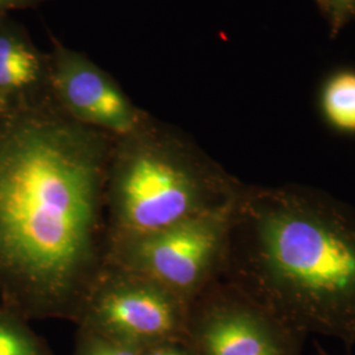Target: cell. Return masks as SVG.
Segmentation results:
<instances>
[{
  "mask_svg": "<svg viewBox=\"0 0 355 355\" xmlns=\"http://www.w3.org/2000/svg\"><path fill=\"white\" fill-rule=\"evenodd\" d=\"M315 345H316L318 355H330L329 353H328V352H327V350H325V349H324V347L320 345V343H316Z\"/></svg>",
  "mask_w": 355,
  "mask_h": 355,
  "instance_id": "cell-15",
  "label": "cell"
},
{
  "mask_svg": "<svg viewBox=\"0 0 355 355\" xmlns=\"http://www.w3.org/2000/svg\"><path fill=\"white\" fill-rule=\"evenodd\" d=\"M114 140L51 94L0 119V304L28 321L76 324L107 262Z\"/></svg>",
  "mask_w": 355,
  "mask_h": 355,
  "instance_id": "cell-1",
  "label": "cell"
},
{
  "mask_svg": "<svg viewBox=\"0 0 355 355\" xmlns=\"http://www.w3.org/2000/svg\"><path fill=\"white\" fill-rule=\"evenodd\" d=\"M242 186L190 136L148 114L114 137L105 180L108 249L225 208Z\"/></svg>",
  "mask_w": 355,
  "mask_h": 355,
  "instance_id": "cell-3",
  "label": "cell"
},
{
  "mask_svg": "<svg viewBox=\"0 0 355 355\" xmlns=\"http://www.w3.org/2000/svg\"><path fill=\"white\" fill-rule=\"evenodd\" d=\"M49 57L51 96L78 123L121 137L148 114L86 54L53 37Z\"/></svg>",
  "mask_w": 355,
  "mask_h": 355,
  "instance_id": "cell-7",
  "label": "cell"
},
{
  "mask_svg": "<svg viewBox=\"0 0 355 355\" xmlns=\"http://www.w3.org/2000/svg\"><path fill=\"white\" fill-rule=\"evenodd\" d=\"M305 338L227 280L212 283L191 303L187 343L193 355H303Z\"/></svg>",
  "mask_w": 355,
  "mask_h": 355,
  "instance_id": "cell-6",
  "label": "cell"
},
{
  "mask_svg": "<svg viewBox=\"0 0 355 355\" xmlns=\"http://www.w3.org/2000/svg\"><path fill=\"white\" fill-rule=\"evenodd\" d=\"M140 350L98 333L86 327H78L73 355H139Z\"/></svg>",
  "mask_w": 355,
  "mask_h": 355,
  "instance_id": "cell-11",
  "label": "cell"
},
{
  "mask_svg": "<svg viewBox=\"0 0 355 355\" xmlns=\"http://www.w3.org/2000/svg\"><path fill=\"white\" fill-rule=\"evenodd\" d=\"M46 0H0V20L8 17L10 12L35 8Z\"/></svg>",
  "mask_w": 355,
  "mask_h": 355,
  "instance_id": "cell-14",
  "label": "cell"
},
{
  "mask_svg": "<svg viewBox=\"0 0 355 355\" xmlns=\"http://www.w3.org/2000/svg\"><path fill=\"white\" fill-rule=\"evenodd\" d=\"M139 355H193L187 341H166L141 349Z\"/></svg>",
  "mask_w": 355,
  "mask_h": 355,
  "instance_id": "cell-13",
  "label": "cell"
},
{
  "mask_svg": "<svg viewBox=\"0 0 355 355\" xmlns=\"http://www.w3.org/2000/svg\"><path fill=\"white\" fill-rule=\"evenodd\" d=\"M191 303L157 280L105 262L76 327L139 350L166 341H187Z\"/></svg>",
  "mask_w": 355,
  "mask_h": 355,
  "instance_id": "cell-5",
  "label": "cell"
},
{
  "mask_svg": "<svg viewBox=\"0 0 355 355\" xmlns=\"http://www.w3.org/2000/svg\"><path fill=\"white\" fill-rule=\"evenodd\" d=\"M321 111L330 127L355 135V73L330 76L321 92Z\"/></svg>",
  "mask_w": 355,
  "mask_h": 355,
  "instance_id": "cell-9",
  "label": "cell"
},
{
  "mask_svg": "<svg viewBox=\"0 0 355 355\" xmlns=\"http://www.w3.org/2000/svg\"><path fill=\"white\" fill-rule=\"evenodd\" d=\"M233 205L119 242L108 249L107 262L144 274L192 302L223 279Z\"/></svg>",
  "mask_w": 355,
  "mask_h": 355,
  "instance_id": "cell-4",
  "label": "cell"
},
{
  "mask_svg": "<svg viewBox=\"0 0 355 355\" xmlns=\"http://www.w3.org/2000/svg\"><path fill=\"white\" fill-rule=\"evenodd\" d=\"M223 279L284 322L355 346V212L302 184L242 186Z\"/></svg>",
  "mask_w": 355,
  "mask_h": 355,
  "instance_id": "cell-2",
  "label": "cell"
},
{
  "mask_svg": "<svg viewBox=\"0 0 355 355\" xmlns=\"http://www.w3.org/2000/svg\"><path fill=\"white\" fill-rule=\"evenodd\" d=\"M0 355H54L29 321L0 304Z\"/></svg>",
  "mask_w": 355,
  "mask_h": 355,
  "instance_id": "cell-10",
  "label": "cell"
},
{
  "mask_svg": "<svg viewBox=\"0 0 355 355\" xmlns=\"http://www.w3.org/2000/svg\"><path fill=\"white\" fill-rule=\"evenodd\" d=\"M329 21L331 37L355 19V0H315Z\"/></svg>",
  "mask_w": 355,
  "mask_h": 355,
  "instance_id": "cell-12",
  "label": "cell"
},
{
  "mask_svg": "<svg viewBox=\"0 0 355 355\" xmlns=\"http://www.w3.org/2000/svg\"><path fill=\"white\" fill-rule=\"evenodd\" d=\"M51 94V57L23 26L0 20V102L8 110Z\"/></svg>",
  "mask_w": 355,
  "mask_h": 355,
  "instance_id": "cell-8",
  "label": "cell"
},
{
  "mask_svg": "<svg viewBox=\"0 0 355 355\" xmlns=\"http://www.w3.org/2000/svg\"><path fill=\"white\" fill-rule=\"evenodd\" d=\"M7 110H8V108H7L3 103L0 102V119H1V116H3V114L7 112Z\"/></svg>",
  "mask_w": 355,
  "mask_h": 355,
  "instance_id": "cell-16",
  "label": "cell"
}]
</instances>
